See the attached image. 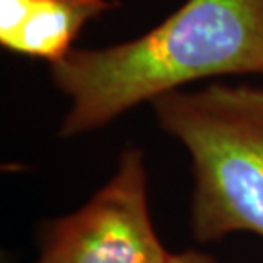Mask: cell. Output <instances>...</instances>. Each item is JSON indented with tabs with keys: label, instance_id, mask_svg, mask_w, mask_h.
Returning a JSON list of instances; mask_svg holds the SVG:
<instances>
[{
	"label": "cell",
	"instance_id": "obj_1",
	"mask_svg": "<svg viewBox=\"0 0 263 263\" xmlns=\"http://www.w3.org/2000/svg\"><path fill=\"white\" fill-rule=\"evenodd\" d=\"M228 73H263V0H188L142 38L70 50L51 65L72 101L60 134L101 128L183 84Z\"/></svg>",
	"mask_w": 263,
	"mask_h": 263
},
{
	"label": "cell",
	"instance_id": "obj_2",
	"mask_svg": "<svg viewBox=\"0 0 263 263\" xmlns=\"http://www.w3.org/2000/svg\"><path fill=\"white\" fill-rule=\"evenodd\" d=\"M151 104L161 127L192 154L195 239L263 238V89L210 84L166 92Z\"/></svg>",
	"mask_w": 263,
	"mask_h": 263
},
{
	"label": "cell",
	"instance_id": "obj_3",
	"mask_svg": "<svg viewBox=\"0 0 263 263\" xmlns=\"http://www.w3.org/2000/svg\"><path fill=\"white\" fill-rule=\"evenodd\" d=\"M170 255L152 226L144 152L127 149L87 203L45 226L34 263H166Z\"/></svg>",
	"mask_w": 263,
	"mask_h": 263
},
{
	"label": "cell",
	"instance_id": "obj_4",
	"mask_svg": "<svg viewBox=\"0 0 263 263\" xmlns=\"http://www.w3.org/2000/svg\"><path fill=\"white\" fill-rule=\"evenodd\" d=\"M111 7L108 0H0V45L53 65L70 51L84 24Z\"/></svg>",
	"mask_w": 263,
	"mask_h": 263
},
{
	"label": "cell",
	"instance_id": "obj_5",
	"mask_svg": "<svg viewBox=\"0 0 263 263\" xmlns=\"http://www.w3.org/2000/svg\"><path fill=\"white\" fill-rule=\"evenodd\" d=\"M166 263H217V260L212 258L207 253H202V251L197 250H188L183 251V253H175L170 255Z\"/></svg>",
	"mask_w": 263,
	"mask_h": 263
}]
</instances>
